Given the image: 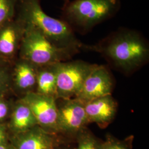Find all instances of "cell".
Instances as JSON below:
<instances>
[{
  "label": "cell",
  "mask_w": 149,
  "mask_h": 149,
  "mask_svg": "<svg viewBox=\"0 0 149 149\" xmlns=\"http://www.w3.org/2000/svg\"><path fill=\"white\" fill-rule=\"evenodd\" d=\"M82 49L101 54L114 68L129 73L148 62L149 45L140 32L120 27L95 45L84 44Z\"/></svg>",
  "instance_id": "cell-1"
},
{
  "label": "cell",
  "mask_w": 149,
  "mask_h": 149,
  "mask_svg": "<svg viewBox=\"0 0 149 149\" xmlns=\"http://www.w3.org/2000/svg\"><path fill=\"white\" fill-rule=\"evenodd\" d=\"M16 16L25 23L36 27L58 47L78 51L82 49L84 44L68 24L61 19L49 16L43 11L40 0H18Z\"/></svg>",
  "instance_id": "cell-2"
},
{
  "label": "cell",
  "mask_w": 149,
  "mask_h": 149,
  "mask_svg": "<svg viewBox=\"0 0 149 149\" xmlns=\"http://www.w3.org/2000/svg\"><path fill=\"white\" fill-rule=\"evenodd\" d=\"M120 8V0H69L64 2L61 19L75 34L84 35L112 18Z\"/></svg>",
  "instance_id": "cell-3"
},
{
  "label": "cell",
  "mask_w": 149,
  "mask_h": 149,
  "mask_svg": "<svg viewBox=\"0 0 149 149\" xmlns=\"http://www.w3.org/2000/svg\"><path fill=\"white\" fill-rule=\"evenodd\" d=\"M79 52L57 47L36 27L26 23L18 58L25 60L38 68L68 61Z\"/></svg>",
  "instance_id": "cell-4"
},
{
  "label": "cell",
  "mask_w": 149,
  "mask_h": 149,
  "mask_svg": "<svg viewBox=\"0 0 149 149\" xmlns=\"http://www.w3.org/2000/svg\"><path fill=\"white\" fill-rule=\"evenodd\" d=\"M96 65L82 60H68L56 63V98H74Z\"/></svg>",
  "instance_id": "cell-5"
},
{
  "label": "cell",
  "mask_w": 149,
  "mask_h": 149,
  "mask_svg": "<svg viewBox=\"0 0 149 149\" xmlns=\"http://www.w3.org/2000/svg\"><path fill=\"white\" fill-rule=\"evenodd\" d=\"M57 102V134L76 138L89 123L85 104L76 98L59 99Z\"/></svg>",
  "instance_id": "cell-6"
},
{
  "label": "cell",
  "mask_w": 149,
  "mask_h": 149,
  "mask_svg": "<svg viewBox=\"0 0 149 149\" xmlns=\"http://www.w3.org/2000/svg\"><path fill=\"white\" fill-rule=\"evenodd\" d=\"M20 99L30 108L38 126L48 132L58 135L56 99L35 92L27 93Z\"/></svg>",
  "instance_id": "cell-7"
},
{
  "label": "cell",
  "mask_w": 149,
  "mask_h": 149,
  "mask_svg": "<svg viewBox=\"0 0 149 149\" xmlns=\"http://www.w3.org/2000/svg\"><path fill=\"white\" fill-rule=\"evenodd\" d=\"M26 29V23L18 16L0 27V59L13 64Z\"/></svg>",
  "instance_id": "cell-8"
},
{
  "label": "cell",
  "mask_w": 149,
  "mask_h": 149,
  "mask_svg": "<svg viewBox=\"0 0 149 149\" xmlns=\"http://www.w3.org/2000/svg\"><path fill=\"white\" fill-rule=\"evenodd\" d=\"M113 85L109 69L104 65H96L74 98L85 103L97 98L111 95Z\"/></svg>",
  "instance_id": "cell-9"
},
{
  "label": "cell",
  "mask_w": 149,
  "mask_h": 149,
  "mask_svg": "<svg viewBox=\"0 0 149 149\" xmlns=\"http://www.w3.org/2000/svg\"><path fill=\"white\" fill-rule=\"evenodd\" d=\"M62 143L57 134L38 125L23 133L11 135L10 139L12 149H55Z\"/></svg>",
  "instance_id": "cell-10"
},
{
  "label": "cell",
  "mask_w": 149,
  "mask_h": 149,
  "mask_svg": "<svg viewBox=\"0 0 149 149\" xmlns=\"http://www.w3.org/2000/svg\"><path fill=\"white\" fill-rule=\"evenodd\" d=\"M37 67L25 60L18 58L12 66L11 81L15 90L22 96L36 92Z\"/></svg>",
  "instance_id": "cell-11"
},
{
  "label": "cell",
  "mask_w": 149,
  "mask_h": 149,
  "mask_svg": "<svg viewBox=\"0 0 149 149\" xmlns=\"http://www.w3.org/2000/svg\"><path fill=\"white\" fill-rule=\"evenodd\" d=\"M84 104L89 123H96L102 127L112 122L117 111V103L112 95L97 98Z\"/></svg>",
  "instance_id": "cell-12"
},
{
  "label": "cell",
  "mask_w": 149,
  "mask_h": 149,
  "mask_svg": "<svg viewBox=\"0 0 149 149\" xmlns=\"http://www.w3.org/2000/svg\"><path fill=\"white\" fill-rule=\"evenodd\" d=\"M7 127L11 135L23 133L38 125L30 108L21 99L13 105Z\"/></svg>",
  "instance_id": "cell-13"
},
{
  "label": "cell",
  "mask_w": 149,
  "mask_h": 149,
  "mask_svg": "<svg viewBox=\"0 0 149 149\" xmlns=\"http://www.w3.org/2000/svg\"><path fill=\"white\" fill-rule=\"evenodd\" d=\"M55 64L38 68L35 92L44 96L52 97L57 100V75Z\"/></svg>",
  "instance_id": "cell-14"
},
{
  "label": "cell",
  "mask_w": 149,
  "mask_h": 149,
  "mask_svg": "<svg viewBox=\"0 0 149 149\" xmlns=\"http://www.w3.org/2000/svg\"><path fill=\"white\" fill-rule=\"evenodd\" d=\"M75 138L77 143L75 149H100L101 141L86 127L81 130Z\"/></svg>",
  "instance_id": "cell-15"
},
{
  "label": "cell",
  "mask_w": 149,
  "mask_h": 149,
  "mask_svg": "<svg viewBox=\"0 0 149 149\" xmlns=\"http://www.w3.org/2000/svg\"><path fill=\"white\" fill-rule=\"evenodd\" d=\"M12 66L0 59V97H4L12 88Z\"/></svg>",
  "instance_id": "cell-16"
},
{
  "label": "cell",
  "mask_w": 149,
  "mask_h": 149,
  "mask_svg": "<svg viewBox=\"0 0 149 149\" xmlns=\"http://www.w3.org/2000/svg\"><path fill=\"white\" fill-rule=\"evenodd\" d=\"M18 0H0V27L16 16Z\"/></svg>",
  "instance_id": "cell-17"
},
{
  "label": "cell",
  "mask_w": 149,
  "mask_h": 149,
  "mask_svg": "<svg viewBox=\"0 0 149 149\" xmlns=\"http://www.w3.org/2000/svg\"><path fill=\"white\" fill-rule=\"evenodd\" d=\"M133 136H129L122 140L108 135L106 140L101 141L100 149H132Z\"/></svg>",
  "instance_id": "cell-18"
},
{
  "label": "cell",
  "mask_w": 149,
  "mask_h": 149,
  "mask_svg": "<svg viewBox=\"0 0 149 149\" xmlns=\"http://www.w3.org/2000/svg\"><path fill=\"white\" fill-rule=\"evenodd\" d=\"M13 105L4 97H0V123L4 122L10 117Z\"/></svg>",
  "instance_id": "cell-19"
},
{
  "label": "cell",
  "mask_w": 149,
  "mask_h": 149,
  "mask_svg": "<svg viewBox=\"0 0 149 149\" xmlns=\"http://www.w3.org/2000/svg\"><path fill=\"white\" fill-rule=\"evenodd\" d=\"M10 136L7 125L0 123V145L9 144Z\"/></svg>",
  "instance_id": "cell-20"
},
{
  "label": "cell",
  "mask_w": 149,
  "mask_h": 149,
  "mask_svg": "<svg viewBox=\"0 0 149 149\" xmlns=\"http://www.w3.org/2000/svg\"><path fill=\"white\" fill-rule=\"evenodd\" d=\"M55 149H75V148H70V147H69L68 146L65 145L64 143H62V144H60Z\"/></svg>",
  "instance_id": "cell-21"
},
{
  "label": "cell",
  "mask_w": 149,
  "mask_h": 149,
  "mask_svg": "<svg viewBox=\"0 0 149 149\" xmlns=\"http://www.w3.org/2000/svg\"><path fill=\"white\" fill-rule=\"evenodd\" d=\"M0 149H12L11 145L9 144L0 145Z\"/></svg>",
  "instance_id": "cell-22"
},
{
  "label": "cell",
  "mask_w": 149,
  "mask_h": 149,
  "mask_svg": "<svg viewBox=\"0 0 149 149\" xmlns=\"http://www.w3.org/2000/svg\"><path fill=\"white\" fill-rule=\"evenodd\" d=\"M63 1H64V2H66V1H69V0H63Z\"/></svg>",
  "instance_id": "cell-23"
}]
</instances>
